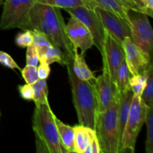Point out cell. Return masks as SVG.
<instances>
[{
	"mask_svg": "<svg viewBox=\"0 0 153 153\" xmlns=\"http://www.w3.org/2000/svg\"><path fill=\"white\" fill-rule=\"evenodd\" d=\"M72 64L73 61L67 64V67L79 125L95 130L99 111L94 85L90 81L78 79L73 73Z\"/></svg>",
	"mask_w": 153,
	"mask_h": 153,
	"instance_id": "cell-1",
	"label": "cell"
},
{
	"mask_svg": "<svg viewBox=\"0 0 153 153\" xmlns=\"http://www.w3.org/2000/svg\"><path fill=\"white\" fill-rule=\"evenodd\" d=\"M55 117L49 103L35 105L32 127L37 152L67 153L60 141Z\"/></svg>",
	"mask_w": 153,
	"mask_h": 153,
	"instance_id": "cell-2",
	"label": "cell"
},
{
	"mask_svg": "<svg viewBox=\"0 0 153 153\" xmlns=\"http://www.w3.org/2000/svg\"><path fill=\"white\" fill-rule=\"evenodd\" d=\"M118 108L119 98L111 107L97 114L95 131L101 153H118Z\"/></svg>",
	"mask_w": 153,
	"mask_h": 153,
	"instance_id": "cell-3",
	"label": "cell"
},
{
	"mask_svg": "<svg viewBox=\"0 0 153 153\" xmlns=\"http://www.w3.org/2000/svg\"><path fill=\"white\" fill-rule=\"evenodd\" d=\"M148 107L140 96L133 95L128 119L120 143L118 153L131 152L135 150V144L140 129L145 123Z\"/></svg>",
	"mask_w": 153,
	"mask_h": 153,
	"instance_id": "cell-4",
	"label": "cell"
},
{
	"mask_svg": "<svg viewBox=\"0 0 153 153\" xmlns=\"http://www.w3.org/2000/svg\"><path fill=\"white\" fill-rule=\"evenodd\" d=\"M35 0H5L0 19V29L30 30L29 15Z\"/></svg>",
	"mask_w": 153,
	"mask_h": 153,
	"instance_id": "cell-5",
	"label": "cell"
},
{
	"mask_svg": "<svg viewBox=\"0 0 153 153\" xmlns=\"http://www.w3.org/2000/svg\"><path fill=\"white\" fill-rule=\"evenodd\" d=\"M55 46L62 50L69 61H73L74 49L66 33V25L59 7L40 4Z\"/></svg>",
	"mask_w": 153,
	"mask_h": 153,
	"instance_id": "cell-6",
	"label": "cell"
},
{
	"mask_svg": "<svg viewBox=\"0 0 153 153\" xmlns=\"http://www.w3.org/2000/svg\"><path fill=\"white\" fill-rule=\"evenodd\" d=\"M64 10L70 13V16H74L85 24L92 35L94 46H97L102 55L103 52L106 31L95 10L85 5L67 7L64 8Z\"/></svg>",
	"mask_w": 153,
	"mask_h": 153,
	"instance_id": "cell-7",
	"label": "cell"
},
{
	"mask_svg": "<svg viewBox=\"0 0 153 153\" xmlns=\"http://www.w3.org/2000/svg\"><path fill=\"white\" fill-rule=\"evenodd\" d=\"M134 16L129 13L131 21V37L134 43L144 52L152 58L153 31L148 16L143 13H137Z\"/></svg>",
	"mask_w": 153,
	"mask_h": 153,
	"instance_id": "cell-8",
	"label": "cell"
},
{
	"mask_svg": "<svg viewBox=\"0 0 153 153\" xmlns=\"http://www.w3.org/2000/svg\"><path fill=\"white\" fill-rule=\"evenodd\" d=\"M93 9L100 17L106 34L123 46L124 40L126 37H131L130 25L108 10L100 7H94Z\"/></svg>",
	"mask_w": 153,
	"mask_h": 153,
	"instance_id": "cell-9",
	"label": "cell"
},
{
	"mask_svg": "<svg viewBox=\"0 0 153 153\" xmlns=\"http://www.w3.org/2000/svg\"><path fill=\"white\" fill-rule=\"evenodd\" d=\"M94 88L96 91L99 112L105 111L112 105L119 98V91L113 79L106 71L95 78Z\"/></svg>",
	"mask_w": 153,
	"mask_h": 153,
	"instance_id": "cell-10",
	"label": "cell"
},
{
	"mask_svg": "<svg viewBox=\"0 0 153 153\" xmlns=\"http://www.w3.org/2000/svg\"><path fill=\"white\" fill-rule=\"evenodd\" d=\"M125 53V61L131 76L140 75L147 71L152 58L145 54L132 40L131 37H126L123 43Z\"/></svg>",
	"mask_w": 153,
	"mask_h": 153,
	"instance_id": "cell-11",
	"label": "cell"
},
{
	"mask_svg": "<svg viewBox=\"0 0 153 153\" xmlns=\"http://www.w3.org/2000/svg\"><path fill=\"white\" fill-rule=\"evenodd\" d=\"M83 1L85 2L87 7L93 9L94 7H100L114 13L126 22L128 25H130V27H131L129 16L130 10L146 14V12L143 8L139 7L131 0H83Z\"/></svg>",
	"mask_w": 153,
	"mask_h": 153,
	"instance_id": "cell-12",
	"label": "cell"
},
{
	"mask_svg": "<svg viewBox=\"0 0 153 153\" xmlns=\"http://www.w3.org/2000/svg\"><path fill=\"white\" fill-rule=\"evenodd\" d=\"M66 33L73 49L78 50L79 48L83 55L94 46V39L88 28L74 16H71L68 23L66 25Z\"/></svg>",
	"mask_w": 153,
	"mask_h": 153,
	"instance_id": "cell-13",
	"label": "cell"
},
{
	"mask_svg": "<svg viewBox=\"0 0 153 153\" xmlns=\"http://www.w3.org/2000/svg\"><path fill=\"white\" fill-rule=\"evenodd\" d=\"M102 56L103 71L108 72L114 82L118 67L125 59V53L123 46L115 41L111 36L106 34Z\"/></svg>",
	"mask_w": 153,
	"mask_h": 153,
	"instance_id": "cell-14",
	"label": "cell"
},
{
	"mask_svg": "<svg viewBox=\"0 0 153 153\" xmlns=\"http://www.w3.org/2000/svg\"><path fill=\"white\" fill-rule=\"evenodd\" d=\"M119 108L117 113L118 124V138H119V146L122 140L123 134L125 129L126 124L128 119V113L131 108V101L133 98V92L131 89L126 90L123 92H119ZM119 149V148H118Z\"/></svg>",
	"mask_w": 153,
	"mask_h": 153,
	"instance_id": "cell-15",
	"label": "cell"
},
{
	"mask_svg": "<svg viewBox=\"0 0 153 153\" xmlns=\"http://www.w3.org/2000/svg\"><path fill=\"white\" fill-rule=\"evenodd\" d=\"M74 127V148L75 152L84 153L87 146L97 135L95 130L84 126Z\"/></svg>",
	"mask_w": 153,
	"mask_h": 153,
	"instance_id": "cell-16",
	"label": "cell"
},
{
	"mask_svg": "<svg viewBox=\"0 0 153 153\" xmlns=\"http://www.w3.org/2000/svg\"><path fill=\"white\" fill-rule=\"evenodd\" d=\"M60 141L67 153L75 152L74 127L61 122L58 117H55Z\"/></svg>",
	"mask_w": 153,
	"mask_h": 153,
	"instance_id": "cell-17",
	"label": "cell"
},
{
	"mask_svg": "<svg viewBox=\"0 0 153 153\" xmlns=\"http://www.w3.org/2000/svg\"><path fill=\"white\" fill-rule=\"evenodd\" d=\"M72 68L74 74L78 79L83 81H91L95 79L94 74L90 70L86 64L85 55L78 53V50H74V58L72 64Z\"/></svg>",
	"mask_w": 153,
	"mask_h": 153,
	"instance_id": "cell-18",
	"label": "cell"
},
{
	"mask_svg": "<svg viewBox=\"0 0 153 153\" xmlns=\"http://www.w3.org/2000/svg\"><path fill=\"white\" fill-rule=\"evenodd\" d=\"M39 62L46 63L49 65L53 63H58L61 65L67 66L70 61L67 59L65 55L60 48L55 45H52L46 51L43 58L39 61Z\"/></svg>",
	"mask_w": 153,
	"mask_h": 153,
	"instance_id": "cell-19",
	"label": "cell"
},
{
	"mask_svg": "<svg viewBox=\"0 0 153 153\" xmlns=\"http://www.w3.org/2000/svg\"><path fill=\"white\" fill-rule=\"evenodd\" d=\"M131 73L128 68L125 59L121 62L117 71L115 76V84L119 92H123L126 90L131 89L129 85V80L131 78Z\"/></svg>",
	"mask_w": 153,
	"mask_h": 153,
	"instance_id": "cell-20",
	"label": "cell"
},
{
	"mask_svg": "<svg viewBox=\"0 0 153 153\" xmlns=\"http://www.w3.org/2000/svg\"><path fill=\"white\" fill-rule=\"evenodd\" d=\"M34 89V100L35 105L49 103L48 101V85L46 79H39L35 83L32 84Z\"/></svg>",
	"mask_w": 153,
	"mask_h": 153,
	"instance_id": "cell-21",
	"label": "cell"
},
{
	"mask_svg": "<svg viewBox=\"0 0 153 153\" xmlns=\"http://www.w3.org/2000/svg\"><path fill=\"white\" fill-rule=\"evenodd\" d=\"M31 34H32V45L37 49V54H38L39 61L41 59L46 52V51L49 49L52 44L49 39L40 31L37 30H31Z\"/></svg>",
	"mask_w": 153,
	"mask_h": 153,
	"instance_id": "cell-22",
	"label": "cell"
},
{
	"mask_svg": "<svg viewBox=\"0 0 153 153\" xmlns=\"http://www.w3.org/2000/svg\"><path fill=\"white\" fill-rule=\"evenodd\" d=\"M140 98L148 107H153V66L152 64L147 70V78L145 88Z\"/></svg>",
	"mask_w": 153,
	"mask_h": 153,
	"instance_id": "cell-23",
	"label": "cell"
},
{
	"mask_svg": "<svg viewBox=\"0 0 153 153\" xmlns=\"http://www.w3.org/2000/svg\"><path fill=\"white\" fill-rule=\"evenodd\" d=\"M35 2L64 9L81 5L87 6L83 0H35Z\"/></svg>",
	"mask_w": 153,
	"mask_h": 153,
	"instance_id": "cell-24",
	"label": "cell"
},
{
	"mask_svg": "<svg viewBox=\"0 0 153 153\" xmlns=\"http://www.w3.org/2000/svg\"><path fill=\"white\" fill-rule=\"evenodd\" d=\"M146 153H153V107H149L146 114Z\"/></svg>",
	"mask_w": 153,
	"mask_h": 153,
	"instance_id": "cell-25",
	"label": "cell"
},
{
	"mask_svg": "<svg viewBox=\"0 0 153 153\" xmlns=\"http://www.w3.org/2000/svg\"><path fill=\"white\" fill-rule=\"evenodd\" d=\"M147 78V71L140 75L131 76L129 80V85L131 91L134 94L141 96L143 89L145 88Z\"/></svg>",
	"mask_w": 153,
	"mask_h": 153,
	"instance_id": "cell-26",
	"label": "cell"
},
{
	"mask_svg": "<svg viewBox=\"0 0 153 153\" xmlns=\"http://www.w3.org/2000/svg\"><path fill=\"white\" fill-rule=\"evenodd\" d=\"M21 73L26 84L32 85L39 79L37 67L26 65L22 70H21Z\"/></svg>",
	"mask_w": 153,
	"mask_h": 153,
	"instance_id": "cell-27",
	"label": "cell"
},
{
	"mask_svg": "<svg viewBox=\"0 0 153 153\" xmlns=\"http://www.w3.org/2000/svg\"><path fill=\"white\" fill-rule=\"evenodd\" d=\"M32 34L31 30H26L24 31V32L18 33L15 42L19 47L27 48L32 45Z\"/></svg>",
	"mask_w": 153,
	"mask_h": 153,
	"instance_id": "cell-28",
	"label": "cell"
},
{
	"mask_svg": "<svg viewBox=\"0 0 153 153\" xmlns=\"http://www.w3.org/2000/svg\"><path fill=\"white\" fill-rule=\"evenodd\" d=\"M39 64V57L37 49L33 45L28 46L26 51V65L37 67Z\"/></svg>",
	"mask_w": 153,
	"mask_h": 153,
	"instance_id": "cell-29",
	"label": "cell"
},
{
	"mask_svg": "<svg viewBox=\"0 0 153 153\" xmlns=\"http://www.w3.org/2000/svg\"><path fill=\"white\" fill-rule=\"evenodd\" d=\"M0 64L10 69H18L21 71V69L13 58L3 51H0Z\"/></svg>",
	"mask_w": 153,
	"mask_h": 153,
	"instance_id": "cell-30",
	"label": "cell"
},
{
	"mask_svg": "<svg viewBox=\"0 0 153 153\" xmlns=\"http://www.w3.org/2000/svg\"><path fill=\"white\" fill-rule=\"evenodd\" d=\"M20 97L23 100L28 101H33L34 100V89L31 85L25 84L24 85H19L18 87Z\"/></svg>",
	"mask_w": 153,
	"mask_h": 153,
	"instance_id": "cell-31",
	"label": "cell"
},
{
	"mask_svg": "<svg viewBox=\"0 0 153 153\" xmlns=\"http://www.w3.org/2000/svg\"><path fill=\"white\" fill-rule=\"evenodd\" d=\"M40 65L37 67L39 79H47L51 71L49 64H46V63H40Z\"/></svg>",
	"mask_w": 153,
	"mask_h": 153,
	"instance_id": "cell-32",
	"label": "cell"
},
{
	"mask_svg": "<svg viewBox=\"0 0 153 153\" xmlns=\"http://www.w3.org/2000/svg\"><path fill=\"white\" fill-rule=\"evenodd\" d=\"M84 153H101L100 143H99L97 135L93 138L90 144L87 146Z\"/></svg>",
	"mask_w": 153,
	"mask_h": 153,
	"instance_id": "cell-33",
	"label": "cell"
},
{
	"mask_svg": "<svg viewBox=\"0 0 153 153\" xmlns=\"http://www.w3.org/2000/svg\"><path fill=\"white\" fill-rule=\"evenodd\" d=\"M133 1H134V3H136V4H137L139 7H141V8H143V10L146 12V14H147L148 16H152L150 15V13H149V12L148 11L147 9H146V5H145V0H133Z\"/></svg>",
	"mask_w": 153,
	"mask_h": 153,
	"instance_id": "cell-34",
	"label": "cell"
},
{
	"mask_svg": "<svg viewBox=\"0 0 153 153\" xmlns=\"http://www.w3.org/2000/svg\"><path fill=\"white\" fill-rule=\"evenodd\" d=\"M145 5L151 16H153V0H145Z\"/></svg>",
	"mask_w": 153,
	"mask_h": 153,
	"instance_id": "cell-35",
	"label": "cell"
},
{
	"mask_svg": "<svg viewBox=\"0 0 153 153\" xmlns=\"http://www.w3.org/2000/svg\"><path fill=\"white\" fill-rule=\"evenodd\" d=\"M0 117H1V111H0Z\"/></svg>",
	"mask_w": 153,
	"mask_h": 153,
	"instance_id": "cell-36",
	"label": "cell"
},
{
	"mask_svg": "<svg viewBox=\"0 0 153 153\" xmlns=\"http://www.w3.org/2000/svg\"><path fill=\"white\" fill-rule=\"evenodd\" d=\"M131 1H133V0H131ZM135 4H136V3H135Z\"/></svg>",
	"mask_w": 153,
	"mask_h": 153,
	"instance_id": "cell-37",
	"label": "cell"
}]
</instances>
